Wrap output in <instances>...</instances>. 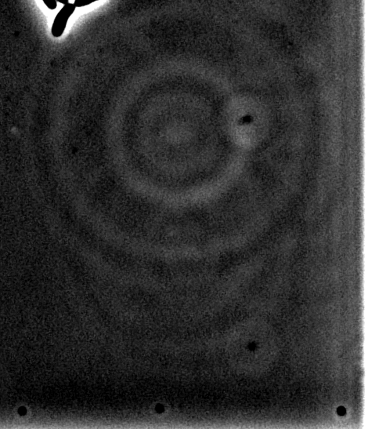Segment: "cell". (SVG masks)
I'll list each match as a JSON object with an SVG mask.
<instances>
[{"mask_svg": "<svg viewBox=\"0 0 368 429\" xmlns=\"http://www.w3.org/2000/svg\"><path fill=\"white\" fill-rule=\"evenodd\" d=\"M75 8L74 3L69 2L64 5L59 13H57L51 29L52 35L55 38H59L65 33L68 21L75 10Z\"/></svg>", "mask_w": 368, "mask_h": 429, "instance_id": "obj_1", "label": "cell"}, {"mask_svg": "<svg viewBox=\"0 0 368 429\" xmlns=\"http://www.w3.org/2000/svg\"><path fill=\"white\" fill-rule=\"evenodd\" d=\"M97 1L99 0H74V4L76 7H83Z\"/></svg>", "mask_w": 368, "mask_h": 429, "instance_id": "obj_2", "label": "cell"}, {"mask_svg": "<svg viewBox=\"0 0 368 429\" xmlns=\"http://www.w3.org/2000/svg\"><path fill=\"white\" fill-rule=\"evenodd\" d=\"M44 3L50 10H55L57 6V2L56 0H42Z\"/></svg>", "mask_w": 368, "mask_h": 429, "instance_id": "obj_3", "label": "cell"}, {"mask_svg": "<svg viewBox=\"0 0 368 429\" xmlns=\"http://www.w3.org/2000/svg\"><path fill=\"white\" fill-rule=\"evenodd\" d=\"M337 411H338V415H340V416H343V415H345V413H346V411H345V409L344 408V407H342V406L339 407V408L338 409V410H337Z\"/></svg>", "mask_w": 368, "mask_h": 429, "instance_id": "obj_4", "label": "cell"}, {"mask_svg": "<svg viewBox=\"0 0 368 429\" xmlns=\"http://www.w3.org/2000/svg\"><path fill=\"white\" fill-rule=\"evenodd\" d=\"M56 1L63 4V5H65V4L69 3V0H56Z\"/></svg>", "mask_w": 368, "mask_h": 429, "instance_id": "obj_5", "label": "cell"}]
</instances>
